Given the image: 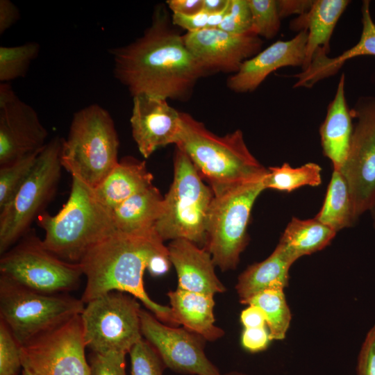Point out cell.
I'll use <instances>...</instances> for the list:
<instances>
[{
  "mask_svg": "<svg viewBox=\"0 0 375 375\" xmlns=\"http://www.w3.org/2000/svg\"><path fill=\"white\" fill-rule=\"evenodd\" d=\"M357 375H375V324L367 332L360 348Z\"/></svg>",
  "mask_w": 375,
  "mask_h": 375,
  "instance_id": "obj_38",
  "label": "cell"
},
{
  "mask_svg": "<svg viewBox=\"0 0 375 375\" xmlns=\"http://www.w3.org/2000/svg\"><path fill=\"white\" fill-rule=\"evenodd\" d=\"M40 45L36 42L14 47H0V81L8 83L26 75L37 58Z\"/></svg>",
  "mask_w": 375,
  "mask_h": 375,
  "instance_id": "obj_31",
  "label": "cell"
},
{
  "mask_svg": "<svg viewBox=\"0 0 375 375\" xmlns=\"http://www.w3.org/2000/svg\"><path fill=\"white\" fill-rule=\"evenodd\" d=\"M336 233L315 218L300 219L292 217L277 246L294 262L301 256L323 249Z\"/></svg>",
  "mask_w": 375,
  "mask_h": 375,
  "instance_id": "obj_27",
  "label": "cell"
},
{
  "mask_svg": "<svg viewBox=\"0 0 375 375\" xmlns=\"http://www.w3.org/2000/svg\"><path fill=\"white\" fill-rule=\"evenodd\" d=\"M322 168L314 162H308L299 167H292L289 163L268 169L262 183L265 189L270 188L290 192L299 188L318 186L322 183Z\"/></svg>",
  "mask_w": 375,
  "mask_h": 375,
  "instance_id": "obj_29",
  "label": "cell"
},
{
  "mask_svg": "<svg viewBox=\"0 0 375 375\" xmlns=\"http://www.w3.org/2000/svg\"><path fill=\"white\" fill-rule=\"evenodd\" d=\"M143 338L157 351L165 367L191 375H222L207 358L204 340L185 328L170 326L146 310L140 311Z\"/></svg>",
  "mask_w": 375,
  "mask_h": 375,
  "instance_id": "obj_14",
  "label": "cell"
},
{
  "mask_svg": "<svg viewBox=\"0 0 375 375\" xmlns=\"http://www.w3.org/2000/svg\"><path fill=\"white\" fill-rule=\"evenodd\" d=\"M308 31L304 29L292 39L278 40L244 61L227 80V86L238 93L251 92L273 72L283 67H303Z\"/></svg>",
  "mask_w": 375,
  "mask_h": 375,
  "instance_id": "obj_18",
  "label": "cell"
},
{
  "mask_svg": "<svg viewBox=\"0 0 375 375\" xmlns=\"http://www.w3.org/2000/svg\"><path fill=\"white\" fill-rule=\"evenodd\" d=\"M313 1L280 0L277 1L281 18L292 14L301 15L311 8Z\"/></svg>",
  "mask_w": 375,
  "mask_h": 375,
  "instance_id": "obj_43",
  "label": "cell"
},
{
  "mask_svg": "<svg viewBox=\"0 0 375 375\" xmlns=\"http://www.w3.org/2000/svg\"><path fill=\"white\" fill-rule=\"evenodd\" d=\"M352 119L345 97V74L342 73L319 128L323 153L331 161L333 169L340 170L347 157L353 128Z\"/></svg>",
  "mask_w": 375,
  "mask_h": 375,
  "instance_id": "obj_21",
  "label": "cell"
},
{
  "mask_svg": "<svg viewBox=\"0 0 375 375\" xmlns=\"http://www.w3.org/2000/svg\"><path fill=\"white\" fill-rule=\"evenodd\" d=\"M315 218L336 232L356 220L349 186L340 170L333 169L323 206Z\"/></svg>",
  "mask_w": 375,
  "mask_h": 375,
  "instance_id": "obj_28",
  "label": "cell"
},
{
  "mask_svg": "<svg viewBox=\"0 0 375 375\" xmlns=\"http://www.w3.org/2000/svg\"><path fill=\"white\" fill-rule=\"evenodd\" d=\"M252 18V31L258 36L272 39L278 33L281 17L277 1L247 0Z\"/></svg>",
  "mask_w": 375,
  "mask_h": 375,
  "instance_id": "obj_33",
  "label": "cell"
},
{
  "mask_svg": "<svg viewBox=\"0 0 375 375\" xmlns=\"http://www.w3.org/2000/svg\"><path fill=\"white\" fill-rule=\"evenodd\" d=\"M270 341L269 333L266 326L244 328L241 335L242 347L252 353L265 350Z\"/></svg>",
  "mask_w": 375,
  "mask_h": 375,
  "instance_id": "obj_39",
  "label": "cell"
},
{
  "mask_svg": "<svg viewBox=\"0 0 375 375\" xmlns=\"http://www.w3.org/2000/svg\"><path fill=\"white\" fill-rule=\"evenodd\" d=\"M62 138L49 141L39 153L29 176L12 199L0 210V254L16 244L54 197L62 168Z\"/></svg>",
  "mask_w": 375,
  "mask_h": 375,
  "instance_id": "obj_8",
  "label": "cell"
},
{
  "mask_svg": "<svg viewBox=\"0 0 375 375\" xmlns=\"http://www.w3.org/2000/svg\"><path fill=\"white\" fill-rule=\"evenodd\" d=\"M219 28L235 34L251 32L252 18L248 1L231 0L228 11Z\"/></svg>",
  "mask_w": 375,
  "mask_h": 375,
  "instance_id": "obj_36",
  "label": "cell"
},
{
  "mask_svg": "<svg viewBox=\"0 0 375 375\" xmlns=\"http://www.w3.org/2000/svg\"><path fill=\"white\" fill-rule=\"evenodd\" d=\"M19 375H35L33 373H32L29 369L23 367L22 369L21 373Z\"/></svg>",
  "mask_w": 375,
  "mask_h": 375,
  "instance_id": "obj_47",
  "label": "cell"
},
{
  "mask_svg": "<svg viewBox=\"0 0 375 375\" xmlns=\"http://www.w3.org/2000/svg\"><path fill=\"white\" fill-rule=\"evenodd\" d=\"M80 315L22 346L23 367L35 375H90Z\"/></svg>",
  "mask_w": 375,
  "mask_h": 375,
  "instance_id": "obj_13",
  "label": "cell"
},
{
  "mask_svg": "<svg viewBox=\"0 0 375 375\" xmlns=\"http://www.w3.org/2000/svg\"><path fill=\"white\" fill-rule=\"evenodd\" d=\"M214 197L188 156L176 147L174 178L163 197L155 230L163 240L184 239L206 244L208 213Z\"/></svg>",
  "mask_w": 375,
  "mask_h": 375,
  "instance_id": "obj_6",
  "label": "cell"
},
{
  "mask_svg": "<svg viewBox=\"0 0 375 375\" xmlns=\"http://www.w3.org/2000/svg\"><path fill=\"white\" fill-rule=\"evenodd\" d=\"M353 126L340 169L350 191L357 219L375 203V96H361L351 108Z\"/></svg>",
  "mask_w": 375,
  "mask_h": 375,
  "instance_id": "obj_12",
  "label": "cell"
},
{
  "mask_svg": "<svg viewBox=\"0 0 375 375\" xmlns=\"http://www.w3.org/2000/svg\"><path fill=\"white\" fill-rule=\"evenodd\" d=\"M229 0H203L202 9L208 12L213 13L223 10Z\"/></svg>",
  "mask_w": 375,
  "mask_h": 375,
  "instance_id": "obj_46",
  "label": "cell"
},
{
  "mask_svg": "<svg viewBox=\"0 0 375 375\" xmlns=\"http://www.w3.org/2000/svg\"><path fill=\"white\" fill-rule=\"evenodd\" d=\"M166 3L173 13L185 15L197 13L203 7V0H168Z\"/></svg>",
  "mask_w": 375,
  "mask_h": 375,
  "instance_id": "obj_44",
  "label": "cell"
},
{
  "mask_svg": "<svg viewBox=\"0 0 375 375\" xmlns=\"http://www.w3.org/2000/svg\"><path fill=\"white\" fill-rule=\"evenodd\" d=\"M153 175L144 161L124 158L94 188L99 200L113 210L133 194L153 185Z\"/></svg>",
  "mask_w": 375,
  "mask_h": 375,
  "instance_id": "obj_24",
  "label": "cell"
},
{
  "mask_svg": "<svg viewBox=\"0 0 375 375\" xmlns=\"http://www.w3.org/2000/svg\"><path fill=\"white\" fill-rule=\"evenodd\" d=\"M109 52L114 76L133 97L144 94L185 101L197 81L210 73L188 49L183 35L170 25L161 5L155 8L151 24L142 35Z\"/></svg>",
  "mask_w": 375,
  "mask_h": 375,
  "instance_id": "obj_1",
  "label": "cell"
},
{
  "mask_svg": "<svg viewBox=\"0 0 375 375\" xmlns=\"http://www.w3.org/2000/svg\"><path fill=\"white\" fill-rule=\"evenodd\" d=\"M181 119L176 147L188 156L214 194L267 174L268 169L248 149L242 131L219 136L188 113L181 112Z\"/></svg>",
  "mask_w": 375,
  "mask_h": 375,
  "instance_id": "obj_3",
  "label": "cell"
},
{
  "mask_svg": "<svg viewBox=\"0 0 375 375\" xmlns=\"http://www.w3.org/2000/svg\"><path fill=\"white\" fill-rule=\"evenodd\" d=\"M81 299L34 291L0 276V319L21 346L80 315Z\"/></svg>",
  "mask_w": 375,
  "mask_h": 375,
  "instance_id": "obj_7",
  "label": "cell"
},
{
  "mask_svg": "<svg viewBox=\"0 0 375 375\" xmlns=\"http://www.w3.org/2000/svg\"><path fill=\"white\" fill-rule=\"evenodd\" d=\"M126 353H92L90 358V375H126Z\"/></svg>",
  "mask_w": 375,
  "mask_h": 375,
  "instance_id": "obj_37",
  "label": "cell"
},
{
  "mask_svg": "<svg viewBox=\"0 0 375 375\" xmlns=\"http://www.w3.org/2000/svg\"><path fill=\"white\" fill-rule=\"evenodd\" d=\"M119 147L110 114L101 106L91 104L73 115L67 137L62 142V168L94 189L119 162Z\"/></svg>",
  "mask_w": 375,
  "mask_h": 375,
  "instance_id": "obj_5",
  "label": "cell"
},
{
  "mask_svg": "<svg viewBox=\"0 0 375 375\" xmlns=\"http://www.w3.org/2000/svg\"><path fill=\"white\" fill-rule=\"evenodd\" d=\"M1 256V276L44 294H58L74 290L83 276L79 263L58 258L31 229Z\"/></svg>",
  "mask_w": 375,
  "mask_h": 375,
  "instance_id": "obj_10",
  "label": "cell"
},
{
  "mask_svg": "<svg viewBox=\"0 0 375 375\" xmlns=\"http://www.w3.org/2000/svg\"><path fill=\"white\" fill-rule=\"evenodd\" d=\"M21 348L10 328L0 320V375H19L23 368Z\"/></svg>",
  "mask_w": 375,
  "mask_h": 375,
  "instance_id": "obj_35",
  "label": "cell"
},
{
  "mask_svg": "<svg viewBox=\"0 0 375 375\" xmlns=\"http://www.w3.org/2000/svg\"><path fill=\"white\" fill-rule=\"evenodd\" d=\"M19 19L17 7L10 0H0V34H3Z\"/></svg>",
  "mask_w": 375,
  "mask_h": 375,
  "instance_id": "obj_42",
  "label": "cell"
},
{
  "mask_svg": "<svg viewBox=\"0 0 375 375\" xmlns=\"http://www.w3.org/2000/svg\"><path fill=\"white\" fill-rule=\"evenodd\" d=\"M44 231V246L60 259L79 263L93 247L117 231L112 210L94 190L72 177L69 196L56 215L44 211L36 221Z\"/></svg>",
  "mask_w": 375,
  "mask_h": 375,
  "instance_id": "obj_4",
  "label": "cell"
},
{
  "mask_svg": "<svg viewBox=\"0 0 375 375\" xmlns=\"http://www.w3.org/2000/svg\"><path fill=\"white\" fill-rule=\"evenodd\" d=\"M163 206V197L153 185L122 202L112 210L117 231L143 234L155 230Z\"/></svg>",
  "mask_w": 375,
  "mask_h": 375,
  "instance_id": "obj_26",
  "label": "cell"
},
{
  "mask_svg": "<svg viewBox=\"0 0 375 375\" xmlns=\"http://www.w3.org/2000/svg\"><path fill=\"white\" fill-rule=\"evenodd\" d=\"M131 375H162L165 366L154 347L144 338L128 353Z\"/></svg>",
  "mask_w": 375,
  "mask_h": 375,
  "instance_id": "obj_34",
  "label": "cell"
},
{
  "mask_svg": "<svg viewBox=\"0 0 375 375\" xmlns=\"http://www.w3.org/2000/svg\"><path fill=\"white\" fill-rule=\"evenodd\" d=\"M48 131L36 111L21 100L8 83L0 85V166L47 144Z\"/></svg>",
  "mask_w": 375,
  "mask_h": 375,
  "instance_id": "obj_15",
  "label": "cell"
},
{
  "mask_svg": "<svg viewBox=\"0 0 375 375\" xmlns=\"http://www.w3.org/2000/svg\"><path fill=\"white\" fill-rule=\"evenodd\" d=\"M80 315L86 347L92 353H128L142 338L140 303L113 291L85 303Z\"/></svg>",
  "mask_w": 375,
  "mask_h": 375,
  "instance_id": "obj_11",
  "label": "cell"
},
{
  "mask_svg": "<svg viewBox=\"0 0 375 375\" xmlns=\"http://www.w3.org/2000/svg\"><path fill=\"white\" fill-rule=\"evenodd\" d=\"M169 258L177 276L178 287L185 290L215 294L226 290L215 272L211 255L205 248L184 239L172 240Z\"/></svg>",
  "mask_w": 375,
  "mask_h": 375,
  "instance_id": "obj_19",
  "label": "cell"
},
{
  "mask_svg": "<svg viewBox=\"0 0 375 375\" xmlns=\"http://www.w3.org/2000/svg\"><path fill=\"white\" fill-rule=\"evenodd\" d=\"M222 375H248L247 374L240 372H230Z\"/></svg>",
  "mask_w": 375,
  "mask_h": 375,
  "instance_id": "obj_49",
  "label": "cell"
},
{
  "mask_svg": "<svg viewBox=\"0 0 375 375\" xmlns=\"http://www.w3.org/2000/svg\"><path fill=\"white\" fill-rule=\"evenodd\" d=\"M263 178L214 194L204 248L211 255L215 265L222 271L237 267L247 244V229L251 209L257 197L265 190Z\"/></svg>",
  "mask_w": 375,
  "mask_h": 375,
  "instance_id": "obj_9",
  "label": "cell"
},
{
  "mask_svg": "<svg viewBox=\"0 0 375 375\" xmlns=\"http://www.w3.org/2000/svg\"><path fill=\"white\" fill-rule=\"evenodd\" d=\"M130 123L133 138L144 158L159 148L176 144L182 129L181 112L166 99L144 94L133 97Z\"/></svg>",
  "mask_w": 375,
  "mask_h": 375,
  "instance_id": "obj_17",
  "label": "cell"
},
{
  "mask_svg": "<svg viewBox=\"0 0 375 375\" xmlns=\"http://www.w3.org/2000/svg\"><path fill=\"white\" fill-rule=\"evenodd\" d=\"M163 242L156 230L143 234L117 231L93 247L79 262L86 278L81 299L85 304L110 292H125L140 300L161 322L177 327L171 308L153 301L144 285L150 258L169 253Z\"/></svg>",
  "mask_w": 375,
  "mask_h": 375,
  "instance_id": "obj_2",
  "label": "cell"
},
{
  "mask_svg": "<svg viewBox=\"0 0 375 375\" xmlns=\"http://www.w3.org/2000/svg\"><path fill=\"white\" fill-rule=\"evenodd\" d=\"M183 41L195 58L210 73H236L242 64L258 53L262 39L253 32L235 34L219 28L187 32Z\"/></svg>",
  "mask_w": 375,
  "mask_h": 375,
  "instance_id": "obj_16",
  "label": "cell"
},
{
  "mask_svg": "<svg viewBox=\"0 0 375 375\" xmlns=\"http://www.w3.org/2000/svg\"><path fill=\"white\" fill-rule=\"evenodd\" d=\"M360 11L362 28L358 42L333 58L328 57L323 51H317L310 64L305 69L291 76L297 78L294 88L313 87L319 81L336 74L347 60L353 58L375 56V23L371 15L370 1H362Z\"/></svg>",
  "mask_w": 375,
  "mask_h": 375,
  "instance_id": "obj_20",
  "label": "cell"
},
{
  "mask_svg": "<svg viewBox=\"0 0 375 375\" xmlns=\"http://www.w3.org/2000/svg\"><path fill=\"white\" fill-rule=\"evenodd\" d=\"M349 3L348 0H315L306 13L292 22L293 29L308 31L306 59L302 70L310 64L318 50L328 54L334 28Z\"/></svg>",
  "mask_w": 375,
  "mask_h": 375,
  "instance_id": "obj_23",
  "label": "cell"
},
{
  "mask_svg": "<svg viewBox=\"0 0 375 375\" xmlns=\"http://www.w3.org/2000/svg\"><path fill=\"white\" fill-rule=\"evenodd\" d=\"M171 265L169 253H158L150 258L147 269L151 276H160L168 272Z\"/></svg>",
  "mask_w": 375,
  "mask_h": 375,
  "instance_id": "obj_45",
  "label": "cell"
},
{
  "mask_svg": "<svg viewBox=\"0 0 375 375\" xmlns=\"http://www.w3.org/2000/svg\"><path fill=\"white\" fill-rule=\"evenodd\" d=\"M240 322L244 328L262 327L267 325V317L260 307L250 304L241 312Z\"/></svg>",
  "mask_w": 375,
  "mask_h": 375,
  "instance_id": "obj_41",
  "label": "cell"
},
{
  "mask_svg": "<svg viewBox=\"0 0 375 375\" xmlns=\"http://www.w3.org/2000/svg\"><path fill=\"white\" fill-rule=\"evenodd\" d=\"M41 151L42 149L11 163L0 166V210L12 199L26 180Z\"/></svg>",
  "mask_w": 375,
  "mask_h": 375,
  "instance_id": "obj_32",
  "label": "cell"
},
{
  "mask_svg": "<svg viewBox=\"0 0 375 375\" xmlns=\"http://www.w3.org/2000/svg\"><path fill=\"white\" fill-rule=\"evenodd\" d=\"M246 304L256 305L265 312L271 340L285 338L292 315L283 290H265L251 297Z\"/></svg>",
  "mask_w": 375,
  "mask_h": 375,
  "instance_id": "obj_30",
  "label": "cell"
},
{
  "mask_svg": "<svg viewBox=\"0 0 375 375\" xmlns=\"http://www.w3.org/2000/svg\"><path fill=\"white\" fill-rule=\"evenodd\" d=\"M167 294L173 317L178 326L182 325L211 342L224 335V331L215 324L214 294L194 292L179 288Z\"/></svg>",
  "mask_w": 375,
  "mask_h": 375,
  "instance_id": "obj_22",
  "label": "cell"
},
{
  "mask_svg": "<svg viewBox=\"0 0 375 375\" xmlns=\"http://www.w3.org/2000/svg\"><path fill=\"white\" fill-rule=\"evenodd\" d=\"M210 13L203 9L197 13L185 15L173 13L172 22L186 30L188 32H194L208 28Z\"/></svg>",
  "mask_w": 375,
  "mask_h": 375,
  "instance_id": "obj_40",
  "label": "cell"
},
{
  "mask_svg": "<svg viewBox=\"0 0 375 375\" xmlns=\"http://www.w3.org/2000/svg\"><path fill=\"white\" fill-rule=\"evenodd\" d=\"M294 262L278 246L264 260L249 266L238 278L235 290L242 304L267 289L284 290Z\"/></svg>",
  "mask_w": 375,
  "mask_h": 375,
  "instance_id": "obj_25",
  "label": "cell"
},
{
  "mask_svg": "<svg viewBox=\"0 0 375 375\" xmlns=\"http://www.w3.org/2000/svg\"><path fill=\"white\" fill-rule=\"evenodd\" d=\"M369 211H370V212L372 214V219H373V222H374V226L375 227V203L372 207V208L369 210Z\"/></svg>",
  "mask_w": 375,
  "mask_h": 375,
  "instance_id": "obj_48",
  "label": "cell"
}]
</instances>
